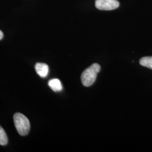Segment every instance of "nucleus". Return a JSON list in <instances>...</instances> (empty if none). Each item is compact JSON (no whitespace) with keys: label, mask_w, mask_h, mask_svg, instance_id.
Returning a JSON list of instances; mask_svg holds the SVG:
<instances>
[{"label":"nucleus","mask_w":152,"mask_h":152,"mask_svg":"<svg viewBox=\"0 0 152 152\" xmlns=\"http://www.w3.org/2000/svg\"><path fill=\"white\" fill-rule=\"evenodd\" d=\"M100 71V66L97 63L92 64L82 73L81 79L84 86L89 87L95 82L97 75Z\"/></svg>","instance_id":"nucleus-1"},{"label":"nucleus","mask_w":152,"mask_h":152,"mask_svg":"<svg viewBox=\"0 0 152 152\" xmlns=\"http://www.w3.org/2000/svg\"><path fill=\"white\" fill-rule=\"evenodd\" d=\"M14 125L16 130L22 136H26L29 133L31 126L29 121L23 114L16 113L14 115Z\"/></svg>","instance_id":"nucleus-2"},{"label":"nucleus","mask_w":152,"mask_h":152,"mask_svg":"<svg viewBox=\"0 0 152 152\" xmlns=\"http://www.w3.org/2000/svg\"><path fill=\"white\" fill-rule=\"evenodd\" d=\"M120 3L117 0H96L95 6L101 10H112L118 8Z\"/></svg>","instance_id":"nucleus-3"},{"label":"nucleus","mask_w":152,"mask_h":152,"mask_svg":"<svg viewBox=\"0 0 152 152\" xmlns=\"http://www.w3.org/2000/svg\"><path fill=\"white\" fill-rule=\"evenodd\" d=\"M35 70L39 76L45 78L49 73V66L45 63H37L35 65Z\"/></svg>","instance_id":"nucleus-4"},{"label":"nucleus","mask_w":152,"mask_h":152,"mask_svg":"<svg viewBox=\"0 0 152 152\" xmlns=\"http://www.w3.org/2000/svg\"><path fill=\"white\" fill-rule=\"evenodd\" d=\"M49 87H50L55 92L60 91L63 89L61 83L59 80L54 78L50 80L48 83Z\"/></svg>","instance_id":"nucleus-5"},{"label":"nucleus","mask_w":152,"mask_h":152,"mask_svg":"<svg viewBox=\"0 0 152 152\" xmlns=\"http://www.w3.org/2000/svg\"><path fill=\"white\" fill-rule=\"evenodd\" d=\"M140 64L142 66L152 69V56L143 57L140 60Z\"/></svg>","instance_id":"nucleus-6"},{"label":"nucleus","mask_w":152,"mask_h":152,"mask_svg":"<svg viewBox=\"0 0 152 152\" xmlns=\"http://www.w3.org/2000/svg\"><path fill=\"white\" fill-rule=\"evenodd\" d=\"M8 142L7 136L5 131L3 128L0 126V145H5Z\"/></svg>","instance_id":"nucleus-7"},{"label":"nucleus","mask_w":152,"mask_h":152,"mask_svg":"<svg viewBox=\"0 0 152 152\" xmlns=\"http://www.w3.org/2000/svg\"><path fill=\"white\" fill-rule=\"evenodd\" d=\"M3 37H4V34H3L2 32L0 30V40L2 39Z\"/></svg>","instance_id":"nucleus-8"}]
</instances>
